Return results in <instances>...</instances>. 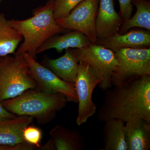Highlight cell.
<instances>
[{"mask_svg": "<svg viewBox=\"0 0 150 150\" xmlns=\"http://www.w3.org/2000/svg\"><path fill=\"white\" fill-rule=\"evenodd\" d=\"M79 63L72 49H67L60 58L48 59L47 65L50 70L60 79L75 85L77 76Z\"/></svg>", "mask_w": 150, "mask_h": 150, "instance_id": "cell-15", "label": "cell"}, {"mask_svg": "<svg viewBox=\"0 0 150 150\" xmlns=\"http://www.w3.org/2000/svg\"><path fill=\"white\" fill-rule=\"evenodd\" d=\"M23 56L28 64L30 74L36 83L35 89L46 93H62L68 101L78 103L75 85L63 80L28 54Z\"/></svg>", "mask_w": 150, "mask_h": 150, "instance_id": "cell-9", "label": "cell"}, {"mask_svg": "<svg viewBox=\"0 0 150 150\" xmlns=\"http://www.w3.org/2000/svg\"><path fill=\"white\" fill-rule=\"evenodd\" d=\"M137 10L135 15L121 25L119 34L128 32L133 28H144L150 31V3L148 0H132Z\"/></svg>", "mask_w": 150, "mask_h": 150, "instance_id": "cell-19", "label": "cell"}, {"mask_svg": "<svg viewBox=\"0 0 150 150\" xmlns=\"http://www.w3.org/2000/svg\"><path fill=\"white\" fill-rule=\"evenodd\" d=\"M0 1H1V0H0Z\"/></svg>", "mask_w": 150, "mask_h": 150, "instance_id": "cell-26", "label": "cell"}, {"mask_svg": "<svg viewBox=\"0 0 150 150\" xmlns=\"http://www.w3.org/2000/svg\"><path fill=\"white\" fill-rule=\"evenodd\" d=\"M22 39L21 34L9 24L4 14L0 13V56L15 54Z\"/></svg>", "mask_w": 150, "mask_h": 150, "instance_id": "cell-18", "label": "cell"}, {"mask_svg": "<svg viewBox=\"0 0 150 150\" xmlns=\"http://www.w3.org/2000/svg\"><path fill=\"white\" fill-rule=\"evenodd\" d=\"M95 43L113 52L123 48H150V31L132 30L122 34L118 33L103 40H97Z\"/></svg>", "mask_w": 150, "mask_h": 150, "instance_id": "cell-11", "label": "cell"}, {"mask_svg": "<svg viewBox=\"0 0 150 150\" xmlns=\"http://www.w3.org/2000/svg\"><path fill=\"white\" fill-rule=\"evenodd\" d=\"M148 1H149V0H148Z\"/></svg>", "mask_w": 150, "mask_h": 150, "instance_id": "cell-25", "label": "cell"}, {"mask_svg": "<svg viewBox=\"0 0 150 150\" xmlns=\"http://www.w3.org/2000/svg\"><path fill=\"white\" fill-rule=\"evenodd\" d=\"M36 88V83L30 74L28 64L23 56H1L0 102Z\"/></svg>", "mask_w": 150, "mask_h": 150, "instance_id": "cell-4", "label": "cell"}, {"mask_svg": "<svg viewBox=\"0 0 150 150\" xmlns=\"http://www.w3.org/2000/svg\"><path fill=\"white\" fill-rule=\"evenodd\" d=\"M84 0H55L53 11L54 19L68 16L76 6Z\"/></svg>", "mask_w": 150, "mask_h": 150, "instance_id": "cell-20", "label": "cell"}, {"mask_svg": "<svg viewBox=\"0 0 150 150\" xmlns=\"http://www.w3.org/2000/svg\"><path fill=\"white\" fill-rule=\"evenodd\" d=\"M114 52L117 64L111 78L112 86L150 75V48H123Z\"/></svg>", "mask_w": 150, "mask_h": 150, "instance_id": "cell-5", "label": "cell"}, {"mask_svg": "<svg viewBox=\"0 0 150 150\" xmlns=\"http://www.w3.org/2000/svg\"><path fill=\"white\" fill-rule=\"evenodd\" d=\"M72 50L78 62H86L96 70L101 79L98 85L100 88L105 91L112 87L111 78L117 64L113 51L93 43L84 48Z\"/></svg>", "mask_w": 150, "mask_h": 150, "instance_id": "cell-7", "label": "cell"}, {"mask_svg": "<svg viewBox=\"0 0 150 150\" xmlns=\"http://www.w3.org/2000/svg\"><path fill=\"white\" fill-rule=\"evenodd\" d=\"M92 43L88 38L80 31L73 30L64 35L52 36L38 49L37 54L54 48L58 52L69 48H84Z\"/></svg>", "mask_w": 150, "mask_h": 150, "instance_id": "cell-14", "label": "cell"}, {"mask_svg": "<svg viewBox=\"0 0 150 150\" xmlns=\"http://www.w3.org/2000/svg\"><path fill=\"white\" fill-rule=\"evenodd\" d=\"M23 134L25 142L35 146L39 150H44L43 146H41L40 145L42 134L41 130L39 128L29 125L25 128Z\"/></svg>", "mask_w": 150, "mask_h": 150, "instance_id": "cell-21", "label": "cell"}, {"mask_svg": "<svg viewBox=\"0 0 150 150\" xmlns=\"http://www.w3.org/2000/svg\"><path fill=\"white\" fill-rule=\"evenodd\" d=\"M16 115L13 114L11 112L7 111L3 107L1 103H0V118L4 117V118H13L15 117Z\"/></svg>", "mask_w": 150, "mask_h": 150, "instance_id": "cell-23", "label": "cell"}, {"mask_svg": "<svg viewBox=\"0 0 150 150\" xmlns=\"http://www.w3.org/2000/svg\"><path fill=\"white\" fill-rule=\"evenodd\" d=\"M97 117L104 122L118 118L125 123L142 118L150 123V75L112 86L105 91Z\"/></svg>", "mask_w": 150, "mask_h": 150, "instance_id": "cell-1", "label": "cell"}, {"mask_svg": "<svg viewBox=\"0 0 150 150\" xmlns=\"http://www.w3.org/2000/svg\"><path fill=\"white\" fill-rule=\"evenodd\" d=\"M99 0H84L73 9L69 14L56 21L66 29L80 31L93 43H96V21Z\"/></svg>", "mask_w": 150, "mask_h": 150, "instance_id": "cell-8", "label": "cell"}, {"mask_svg": "<svg viewBox=\"0 0 150 150\" xmlns=\"http://www.w3.org/2000/svg\"><path fill=\"white\" fill-rule=\"evenodd\" d=\"M123 23L121 16L115 10L113 0H99L96 21L97 40L117 34Z\"/></svg>", "mask_w": 150, "mask_h": 150, "instance_id": "cell-10", "label": "cell"}, {"mask_svg": "<svg viewBox=\"0 0 150 150\" xmlns=\"http://www.w3.org/2000/svg\"><path fill=\"white\" fill-rule=\"evenodd\" d=\"M0 58H1V56H0Z\"/></svg>", "mask_w": 150, "mask_h": 150, "instance_id": "cell-24", "label": "cell"}, {"mask_svg": "<svg viewBox=\"0 0 150 150\" xmlns=\"http://www.w3.org/2000/svg\"><path fill=\"white\" fill-rule=\"evenodd\" d=\"M127 150H150V123L142 118L125 123Z\"/></svg>", "mask_w": 150, "mask_h": 150, "instance_id": "cell-13", "label": "cell"}, {"mask_svg": "<svg viewBox=\"0 0 150 150\" xmlns=\"http://www.w3.org/2000/svg\"><path fill=\"white\" fill-rule=\"evenodd\" d=\"M51 141L55 150H83L85 143L81 134L76 129L72 131L61 125L50 131Z\"/></svg>", "mask_w": 150, "mask_h": 150, "instance_id": "cell-17", "label": "cell"}, {"mask_svg": "<svg viewBox=\"0 0 150 150\" xmlns=\"http://www.w3.org/2000/svg\"><path fill=\"white\" fill-rule=\"evenodd\" d=\"M120 8V16L124 22L131 18L133 11L132 0H118Z\"/></svg>", "mask_w": 150, "mask_h": 150, "instance_id": "cell-22", "label": "cell"}, {"mask_svg": "<svg viewBox=\"0 0 150 150\" xmlns=\"http://www.w3.org/2000/svg\"><path fill=\"white\" fill-rule=\"evenodd\" d=\"M67 102V98L62 93H46L31 89L0 103L7 111L13 114L30 116L40 124H45L54 119Z\"/></svg>", "mask_w": 150, "mask_h": 150, "instance_id": "cell-3", "label": "cell"}, {"mask_svg": "<svg viewBox=\"0 0 150 150\" xmlns=\"http://www.w3.org/2000/svg\"><path fill=\"white\" fill-rule=\"evenodd\" d=\"M101 81V78L93 67L86 62H79L75 84L79 103L76 122L79 126L85 123L96 112L97 108L93 100V93Z\"/></svg>", "mask_w": 150, "mask_h": 150, "instance_id": "cell-6", "label": "cell"}, {"mask_svg": "<svg viewBox=\"0 0 150 150\" xmlns=\"http://www.w3.org/2000/svg\"><path fill=\"white\" fill-rule=\"evenodd\" d=\"M55 0H49L35 11L32 17L24 20H8L9 23L24 39L14 55L27 54L36 59L38 49L50 38L65 29L59 26L53 16Z\"/></svg>", "mask_w": 150, "mask_h": 150, "instance_id": "cell-2", "label": "cell"}, {"mask_svg": "<svg viewBox=\"0 0 150 150\" xmlns=\"http://www.w3.org/2000/svg\"><path fill=\"white\" fill-rule=\"evenodd\" d=\"M27 115H16L13 118H0V145L8 146L15 150V146L28 143L23 137V130L33 121Z\"/></svg>", "mask_w": 150, "mask_h": 150, "instance_id": "cell-12", "label": "cell"}, {"mask_svg": "<svg viewBox=\"0 0 150 150\" xmlns=\"http://www.w3.org/2000/svg\"><path fill=\"white\" fill-rule=\"evenodd\" d=\"M103 143L104 150H127L125 123L118 118L104 121Z\"/></svg>", "mask_w": 150, "mask_h": 150, "instance_id": "cell-16", "label": "cell"}]
</instances>
